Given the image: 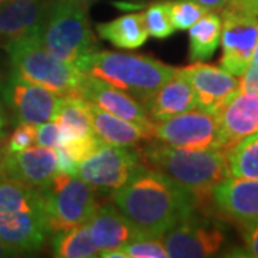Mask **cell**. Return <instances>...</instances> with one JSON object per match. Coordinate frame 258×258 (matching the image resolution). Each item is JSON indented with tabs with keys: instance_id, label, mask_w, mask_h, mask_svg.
Segmentation results:
<instances>
[{
	"instance_id": "obj_7",
	"label": "cell",
	"mask_w": 258,
	"mask_h": 258,
	"mask_svg": "<svg viewBox=\"0 0 258 258\" xmlns=\"http://www.w3.org/2000/svg\"><path fill=\"white\" fill-rule=\"evenodd\" d=\"M222 20L220 66L241 76L248 68L258 37V0H227L220 9Z\"/></svg>"
},
{
	"instance_id": "obj_36",
	"label": "cell",
	"mask_w": 258,
	"mask_h": 258,
	"mask_svg": "<svg viewBox=\"0 0 258 258\" xmlns=\"http://www.w3.org/2000/svg\"><path fill=\"white\" fill-rule=\"evenodd\" d=\"M195 2L205 6L208 10H220L227 0H195Z\"/></svg>"
},
{
	"instance_id": "obj_41",
	"label": "cell",
	"mask_w": 258,
	"mask_h": 258,
	"mask_svg": "<svg viewBox=\"0 0 258 258\" xmlns=\"http://www.w3.org/2000/svg\"><path fill=\"white\" fill-rule=\"evenodd\" d=\"M5 122H6V120H5V118H3V115H2V112H0V129L5 126Z\"/></svg>"
},
{
	"instance_id": "obj_28",
	"label": "cell",
	"mask_w": 258,
	"mask_h": 258,
	"mask_svg": "<svg viewBox=\"0 0 258 258\" xmlns=\"http://www.w3.org/2000/svg\"><path fill=\"white\" fill-rule=\"evenodd\" d=\"M142 15H144V23H145L149 36L159 39V40L172 36L175 28L171 23L165 0L154 2Z\"/></svg>"
},
{
	"instance_id": "obj_24",
	"label": "cell",
	"mask_w": 258,
	"mask_h": 258,
	"mask_svg": "<svg viewBox=\"0 0 258 258\" xmlns=\"http://www.w3.org/2000/svg\"><path fill=\"white\" fill-rule=\"evenodd\" d=\"M189 30V60L204 62L208 60L221 42L222 20L218 13L210 10Z\"/></svg>"
},
{
	"instance_id": "obj_12",
	"label": "cell",
	"mask_w": 258,
	"mask_h": 258,
	"mask_svg": "<svg viewBox=\"0 0 258 258\" xmlns=\"http://www.w3.org/2000/svg\"><path fill=\"white\" fill-rule=\"evenodd\" d=\"M215 217L238 230L258 222V179L228 176L212 189Z\"/></svg>"
},
{
	"instance_id": "obj_14",
	"label": "cell",
	"mask_w": 258,
	"mask_h": 258,
	"mask_svg": "<svg viewBox=\"0 0 258 258\" xmlns=\"http://www.w3.org/2000/svg\"><path fill=\"white\" fill-rule=\"evenodd\" d=\"M215 116L220 126V149L227 152L258 132V95L238 91Z\"/></svg>"
},
{
	"instance_id": "obj_37",
	"label": "cell",
	"mask_w": 258,
	"mask_h": 258,
	"mask_svg": "<svg viewBox=\"0 0 258 258\" xmlns=\"http://www.w3.org/2000/svg\"><path fill=\"white\" fill-rule=\"evenodd\" d=\"M6 141H8L6 134L0 129V157L6 154Z\"/></svg>"
},
{
	"instance_id": "obj_8",
	"label": "cell",
	"mask_w": 258,
	"mask_h": 258,
	"mask_svg": "<svg viewBox=\"0 0 258 258\" xmlns=\"http://www.w3.org/2000/svg\"><path fill=\"white\" fill-rule=\"evenodd\" d=\"M168 257L204 258L215 255L225 244V234L212 217L194 212L162 237Z\"/></svg>"
},
{
	"instance_id": "obj_27",
	"label": "cell",
	"mask_w": 258,
	"mask_h": 258,
	"mask_svg": "<svg viewBox=\"0 0 258 258\" xmlns=\"http://www.w3.org/2000/svg\"><path fill=\"white\" fill-rule=\"evenodd\" d=\"M168 15L175 30H188L210 10L195 0H165Z\"/></svg>"
},
{
	"instance_id": "obj_5",
	"label": "cell",
	"mask_w": 258,
	"mask_h": 258,
	"mask_svg": "<svg viewBox=\"0 0 258 258\" xmlns=\"http://www.w3.org/2000/svg\"><path fill=\"white\" fill-rule=\"evenodd\" d=\"M12 64V74L40 85L59 96H79L85 75L75 64L56 57L37 36L5 43Z\"/></svg>"
},
{
	"instance_id": "obj_29",
	"label": "cell",
	"mask_w": 258,
	"mask_h": 258,
	"mask_svg": "<svg viewBox=\"0 0 258 258\" xmlns=\"http://www.w3.org/2000/svg\"><path fill=\"white\" fill-rule=\"evenodd\" d=\"M128 258H166L168 251L158 237H139L123 247Z\"/></svg>"
},
{
	"instance_id": "obj_3",
	"label": "cell",
	"mask_w": 258,
	"mask_h": 258,
	"mask_svg": "<svg viewBox=\"0 0 258 258\" xmlns=\"http://www.w3.org/2000/svg\"><path fill=\"white\" fill-rule=\"evenodd\" d=\"M176 68L154 57L111 50L95 52L85 64L83 72L111 83L132 95L141 103L172 78Z\"/></svg>"
},
{
	"instance_id": "obj_30",
	"label": "cell",
	"mask_w": 258,
	"mask_h": 258,
	"mask_svg": "<svg viewBox=\"0 0 258 258\" xmlns=\"http://www.w3.org/2000/svg\"><path fill=\"white\" fill-rule=\"evenodd\" d=\"M36 144V126L29 123H19L6 141V154L25 151Z\"/></svg>"
},
{
	"instance_id": "obj_42",
	"label": "cell",
	"mask_w": 258,
	"mask_h": 258,
	"mask_svg": "<svg viewBox=\"0 0 258 258\" xmlns=\"http://www.w3.org/2000/svg\"><path fill=\"white\" fill-rule=\"evenodd\" d=\"M5 2H6V0H0V5H2V3H5Z\"/></svg>"
},
{
	"instance_id": "obj_10",
	"label": "cell",
	"mask_w": 258,
	"mask_h": 258,
	"mask_svg": "<svg viewBox=\"0 0 258 258\" xmlns=\"http://www.w3.org/2000/svg\"><path fill=\"white\" fill-rule=\"evenodd\" d=\"M155 139L188 149H220V126L214 113L197 108L157 122Z\"/></svg>"
},
{
	"instance_id": "obj_6",
	"label": "cell",
	"mask_w": 258,
	"mask_h": 258,
	"mask_svg": "<svg viewBox=\"0 0 258 258\" xmlns=\"http://www.w3.org/2000/svg\"><path fill=\"white\" fill-rule=\"evenodd\" d=\"M40 192L50 232L88 222L99 207L96 188L79 176L57 172Z\"/></svg>"
},
{
	"instance_id": "obj_31",
	"label": "cell",
	"mask_w": 258,
	"mask_h": 258,
	"mask_svg": "<svg viewBox=\"0 0 258 258\" xmlns=\"http://www.w3.org/2000/svg\"><path fill=\"white\" fill-rule=\"evenodd\" d=\"M36 144L40 147L57 149L63 145L62 129L56 120H49L36 126Z\"/></svg>"
},
{
	"instance_id": "obj_35",
	"label": "cell",
	"mask_w": 258,
	"mask_h": 258,
	"mask_svg": "<svg viewBox=\"0 0 258 258\" xmlns=\"http://www.w3.org/2000/svg\"><path fill=\"white\" fill-rule=\"evenodd\" d=\"M19 252H20L19 249L12 247L9 244H6L3 240H0V258L15 257V255H19Z\"/></svg>"
},
{
	"instance_id": "obj_39",
	"label": "cell",
	"mask_w": 258,
	"mask_h": 258,
	"mask_svg": "<svg viewBox=\"0 0 258 258\" xmlns=\"http://www.w3.org/2000/svg\"><path fill=\"white\" fill-rule=\"evenodd\" d=\"M3 157H5V155H2V157H0V182H2V181H5V179H8V172H6V168H5Z\"/></svg>"
},
{
	"instance_id": "obj_13",
	"label": "cell",
	"mask_w": 258,
	"mask_h": 258,
	"mask_svg": "<svg viewBox=\"0 0 258 258\" xmlns=\"http://www.w3.org/2000/svg\"><path fill=\"white\" fill-rule=\"evenodd\" d=\"M181 69L192 85L200 109L215 115L238 92L240 79L221 66L194 62Z\"/></svg>"
},
{
	"instance_id": "obj_32",
	"label": "cell",
	"mask_w": 258,
	"mask_h": 258,
	"mask_svg": "<svg viewBox=\"0 0 258 258\" xmlns=\"http://www.w3.org/2000/svg\"><path fill=\"white\" fill-rule=\"evenodd\" d=\"M244 245L241 248L234 249V257H249L258 258V222L251 224L241 230Z\"/></svg>"
},
{
	"instance_id": "obj_22",
	"label": "cell",
	"mask_w": 258,
	"mask_h": 258,
	"mask_svg": "<svg viewBox=\"0 0 258 258\" xmlns=\"http://www.w3.org/2000/svg\"><path fill=\"white\" fill-rule=\"evenodd\" d=\"M96 30L102 39L119 49H138L149 37L142 13H128L111 22L99 23Z\"/></svg>"
},
{
	"instance_id": "obj_16",
	"label": "cell",
	"mask_w": 258,
	"mask_h": 258,
	"mask_svg": "<svg viewBox=\"0 0 258 258\" xmlns=\"http://www.w3.org/2000/svg\"><path fill=\"white\" fill-rule=\"evenodd\" d=\"M3 162L8 178L36 189H43L57 174V154L53 148L36 145L15 154H5Z\"/></svg>"
},
{
	"instance_id": "obj_18",
	"label": "cell",
	"mask_w": 258,
	"mask_h": 258,
	"mask_svg": "<svg viewBox=\"0 0 258 258\" xmlns=\"http://www.w3.org/2000/svg\"><path fill=\"white\" fill-rule=\"evenodd\" d=\"M49 234L45 211L0 212V240L20 252L43 248Z\"/></svg>"
},
{
	"instance_id": "obj_17",
	"label": "cell",
	"mask_w": 258,
	"mask_h": 258,
	"mask_svg": "<svg viewBox=\"0 0 258 258\" xmlns=\"http://www.w3.org/2000/svg\"><path fill=\"white\" fill-rule=\"evenodd\" d=\"M47 0H6L0 5V45L37 36L47 9Z\"/></svg>"
},
{
	"instance_id": "obj_33",
	"label": "cell",
	"mask_w": 258,
	"mask_h": 258,
	"mask_svg": "<svg viewBox=\"0 0 258 258\" xmlns=\"http://www.w3.org/2000/svg\"><path fill=\"white\" fill-rule=\"evenodd\" d=\"M238 91L258 95V64H248L245 72L240 76Z\"/></svg>"
},
{
	"instance_id": "obj_21",
	"label": "cell",
	"mask_w": 258,
	"mask_h": 258,
	"mask_svg": "<svg viewBox=\"0 0 258 258\" xmlns=\"http://www.w3.org/2000/svg\"><path fill=\"white\" fill-rule=\"evenodd\" d=\"M88 108L93 131L106 144L134 148L144 141L155 139L157 123L149 126L138 122L122 119L119 116H115L109 112L98 108L91 102H88Z\"/></svg>"
},
{
	"instance_id": "obj_11",
	"label": "cell",
	"mask_w": 258,
	"mask_h": 258,
	"mask_svg": "<svg viewBox=\"0 0 258 258\" xmlns=\"http://www.w3.org/2000/svg\"><path fill=\"white\" fill-rule=\"evenodd\" d=\"M0 93L19 123H29L33 126L55 119L62 98L15 74H10Z\"/></svg>"
},
{
	"instance_id": "obj_2",
	"label": "cell",
	"mask_w": 258,
	"mask_h": 258,
	"mask_svg": "<svg viewBox=\"0 0 258 258\" xmlns=\"http://www.w3.org/2000/svg\"><path fill=\"white\" fill-rule=\"evenodd\" d=\"M142 164L164 174L192 194L197 212L215 217L212 189L230 176L227 154L221 149H188L161 141L138 149Z\"/></svg>"
},
{
	"instance_id": "obj_4",
	"label": "cell",
	"mask_w": 258,
	"mask_h": 258,
	"mask_svg": "<svg viewBox=\"0 0 258 258\" xmlns=\"http://www.w3.org/2000/svg\"><path fill=\"white\" fill-rule=\"evenodd\" d=\"M37 37L50 53L75 64L82 72L89 57L99 50L88 10L74 0H53L49 5Z\"/></svg>"
},
{
	"instance_id": "obj_20",
	"label": "cell",
	"mask_w": 258,
	"mask_h": 258,
	"mask_svg": "<svg viewBox=\"0 0 258 258\" xmlns=\"http://www.w3.org/2000/svg\"><path fill=\"white\" fill-rule=\"evenodd\" d=\"M88 225L99 254L111 249L123 248L131 241L142 237L113 203L99 205L88 221Z\"/></svg>"
},
{
	"instance_id": "obj_43",
	"label": "cell",
	"mask_w": 258,
	"mask_h": 258,
	"mask_svg": "<svg viewBox=\"0 0 258 258\" xmlns=\"http://www.w3.org/2000/svg\"><path fill=\"white\" fill-rule=\"evenodd\" d=\"M0 82H2V75H0Z\"/></svg>"
},
{
	"instance_id": "obj_9",
	"label": "cell",
	"mask_w": 258,
	"mask_h": 258,
	"mask_svg": "<svg viewBox=\"0 0 258 258\" xmlns=\"http://www.w3.org/2000/svg\"><path fill=\"white\" fill-rule=\"evenodd\" d=\"M141 165L142 158L138 149L103 144L93 155L79 164L76 176L98 189L115 191L125 184Z\"/></svg>"
},
{
	"instance_id": "obj_34",
	"label": "cell",
	"mask_w": 258,
	"mask_h": 258,
	"mask_svg": "<svg viewBox=\"0 0 258 258\" xmlns=\"http://www.w3.org/2000/svg\"><path fill=\"white\" fill-rule=\"evenodd\" d=\"M56 154H57V172L76 176V174H78V166L79 165L75 162L72 158L69 157V154L62 147H59L56 149Z\"/></svg>"
},
{
	"instance_id": "obj_40",
	"label": "cell",
	"mask_w": 258,
	"mask_h": 258,
	"mask_svg": "<svg viewBox=\"0 0 258 258\" xmlns=\"http://www.w3.org/2000/svg\"><path fill=\"white\" fill-rule=\"evenodd\" d=\"M249 63L258 64V37L257 42H255V46H254V52H252V57H251V62Z\"/></svg>"
},
{
	"instance_id": "obj_15",
	"label": "cell",
	"mask_w": 258,
	"mask_h": 258,
	"mask_svg": "<svg viewBox=\"0 0 258 258\" xmlns=\"http://www.w3.org/2000/svg\"><path fill=\"white\" fill-rule=\"evenodd\" d=\"M79 96L122 119L149 126L157 123L149 116L147 108L132 95L91 75H85Z\"/></svg>"
},
{
	"instance_id": "obj_25",
	"label": "cell",
	"mask_w": 258,
	"mask_h": 258,
	"mask_svg": "<svg viewBox=\"0 0 258 258\" xmlns=\"http://www.w3.org/2000/svg\"><path fill=\"white\" fill-rule=\"evenodd\" d=\"M52 251L57 258H92L99 255L88 222L69 230L55 232Z\"/></svg>"
},
{
	"instance_id": "obj_19",
	"label": "cell",
	"mask_w": 258,
	"mask_h": 258,
	"mask_svg": "<svg viewBox=\"0 0 258 258\" xmlns=\"http://www.w3.org/2000/svg\"><path fill=\"white\" fill-rule=\"evenodd\" d=\"M144 106L155 122L169 119L179 113L198 108L197 95L192 85L188 81L181 68H176L175 74L166 81L157 92L148 99Z\"/></svg>"
},
{
	"instance_id": "obj_26",
	"label": "cell",
	"mask_w": 258,
	"mask_h": 258,
	"mask_svg": "<svg viewBox=\"0 0 258 258\" xmlns=\"http://www.w3.org/2000/svg\"><path fill=\"white\" fill-rule=\"evenodd\" d=\"M225 154L230 176L258 179V132L242 139Z\"/></svg>"
},
{
	"instance_id": "obj_1",
	"label": "cell",
	"mask_w": 258,
	"mask_h": 258,
	"mask_svg": "<svg viewBox=\"0 0 258 258\" xmlns=\"http://www.w3.org/2000/svg\"><path fill=\"white\" fill-rule=\"evenodd\" d=\"M112 203L142 237L162 238L178 222L197 212L192 194L144 164L112 192Z\"/></svg>"
},
{
	"instance_id": "obj_38",
	"label": "cell",
	"mask_w": 258,
	"mask_h": 258,
	"mask_svg": "<svg viewBox=\"0 0 258 258\" xmlns=\"http://www.w3.org/2000/svg\"><path fill=\"white\" fill-rule=\"evenodd\" d=\"M74 2H76L79 6H82L83 9L85 10H88L92 5H95L96 2H99V0H74Z\"/></svg>"
},
{
	"instance_id": "obj_23",
	"label": "cell",
	"mask_w": 258,
	"mask_h": 258,
	"mask_svg": "<svg viewBox=\"0 0 258 258\" xmlns=\"http://www.w3.org/2000/svg\"><path fill=\"white\" fill-rule=\"evenodd\" d=\"M53 120H56L62 129L63 145L69 141L95 134L89 116L88 102L81 96H62Z\"/></svg>"
}]
</instances>
